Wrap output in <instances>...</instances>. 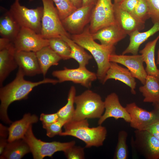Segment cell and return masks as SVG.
Segmentation results:
<instances>
[{
	"instance_id": "5bb4252c",
	"label": "cell",
	"mask_w": 159,
	"mask_h": 159,
	"mask_svg": "<svg viewBox=\"0 0 159 159\" xmlns=\"http://www.w3.org/2000/svg\"><path fill=\"white\" fill-rule=\"evenodd\" d=\"M109 59L110 62L126 67L134 78L139 80L143 85L145 84L148 74L143 66L144 62L141 54L128 55L114 53L110 55Z\"/></svg>"
},
{
	"instance_id": "d6986e66",
	"label": "cell",
	"mask_w": 159,
	"mask_h": 159,
	"mask_svg": "<svg viewBox=\"0 0 159 159\" xmlns=\"http://www.w3.org/2000/svg\"><path fill=\"white\" fill-rule=\"evenodd\" d=\"M110 79L118 80L123 83L130 88L131 93L135 95L136 82L135 78L127 69L119 65L116 62H110L109 68L102 83L104 84Z\"/></svg>"
},
{
	"instance_id": "9a60e30c",
	"label": "cell",
	"mask_w": 159,
	"mask_h": 159,
	"mask_svg": "<svg viewBox=\"0 0 159 159\" xmlns=\"http://www.w3.org/2000/svg\"><path fill=\"white\" fill-rule=\"evenodd\" d=\"M16 50L13 42L4 41L0 44V86L18 66L15 58Z\"/></svg>"
},
{
	"instance_id": "f35d334b",
	"label": "cell",
	"mask_w": 159,
	"mask_h": 159,
	"mask_svg": "<svg viewBox=\"0 0 159 159\" xmlns=\"http://www.w3.org/2000/svg\"><path fill=\"white\" fill-rule=\"evenodd\" d=\"M146 130L159 139V120L151 125Z\"/></svg>"
},
{
	"instance_id": "ba28073f",
	"label": "cell",
	"mask_w": 159,
	"mask_h": 159,
	"mask_svg": "<svg viewBox=\"0 0 159 159\" xmlns=\"http://www.w3.org/2000/svg\"><path fill=\"white\" fill-rule=\"evenodd\" d=\"M115 23L112 0H98L92 9L90 31L93 34L99 29Z\"/></svg>"
},
{
	"instance_id": "b9f144b4",
	"label": "cell",
	"mask_w": 159,
	"mask_h": 159,
	"mask_svg": "<svg viewBox=\"0 0 159 159\" xmlns=\"http://www.w3.org/2000/svg\"><path fill=\"white\" fill-rule=\"evenodd\" d=\"M98 0H82V6H94Z\"/></svg>"
},
{
	"instance_id": "c3c4849f",
	"label": "cell",
	"mask_w": 159,
	"mask_h": 159,
	"mask_svg": "<svg viewBox=\"0 0 159 159\" xmlns=\"http://www.w3.org/2000/svg\"><path fill=\"white\" fill-rule=\"evenodd\" d=\"M157 64H158V65H159V62Z\"/></svg>"
},
{
	"instance_id": "f1b7e54d",
	"label": "cell",
	"mask_w": 159,
	"mask_h": 159,
	"mask_svg": "<svg viewBox=\"0 0 159 159\" xmlns=\"http://www.w3.org/2000/svg\"><path fill=\"white\" fill-rule=\"evenodd\" d=\"M76 92L75 87L72 86L69 92L67 103L57 112L59 119L64 121L66 123L71 120L73 117L75 110L74 104Z\"/></svg>"
},
{
	"instance_id": "1f68e13d",
	"label": "cell",
	"mask_w": 159,
	"mask_h": 159,
	"mask_svg": "<svg viewBox=\"0 0 159 159\" xmlns=\"http://www.w3.org/2000/svg\"><path fill=\"white\" fill-rule=\"evenodd\" d=\"M52 0L56 5L62 21L77 9L71 0Z\"/></svg>"
},
{
	"instance_id": "4dcf8cb0",
	"label": "cell",
	"mask_w": 159,
	"mask_h": 159,
	"mask_svg": "<svg viewBox=\"0 0 159 159\" xmlns=\"http://www.w3.org/2000/svg\"><path fill=\"white\" fill-rule=\"evenodd\" d=\"M127 132L125 130L119 132L118 142L114 155L115 159H126L128 156V150L126 144Z\"/></svg>"
},
{
	"instance_id": "484cf974",
	"label": "cell",
	"mask_w": 159,
	"mask_h": 159,
	"mask_svg": "<svg viewBox=\"0 0 159 159\" xmlns=\"http://www.w3.org/2000/svg\"><path fill=\"white\" fill-rule=\"evenodd\" d=\"M139 90L144 97L143 102L159 103V80L156 78L147 75L145 84L139 87Z\"/></svg>"
},
{
	"instance_id": "e0dca14e",
	"label": "cell",
	"mask_w": 159,
	"mask_h": 159,
	"mask_svg": "<svg viewBox=\"0 0 159 159\" xmlns=\"http://www.w3.org/2000/svg\"><path fill=\"white\" fill-rule=\"evenodd\" d=\"M115 23L127 35H129L136 31H140L145 28V23L135 18L130 13L114 4Z\"/></svg>"
},
{
	"instance_id": "5b68a950",
	"label": "cell",
	"mask_w": 159,
	"mask_h": 159,
	"mask_svg": "<svg viewBox=\"0 0 159 159\" xmlns=\"http://www.w3.org/2000/svg\"><path fill=\"white\" fill-rule=\"evenodd\" d=\"M43 13L41 21V34L44 38H61L65 36L71 38L62 24L58 10L52 0H41Z\"/></svg>"
},
{
	"instance_id": "cb8c5ba5",
	"label": "cell",
	"mask_w": 159,
	"mask_h": 159,
	"mask_svg": "<svg viewBox=\"0 0 159 159\" xmlns=\"http://www.w3.org/2000/svg\"><path fill=\"white\" fill-rule=\"evenodd\" d=\"M31 152L28 144L23 139L8 142L6 148L0 155V159H20Z\"/></svg>"
},
{
	"instance_id": "e575fe53",
	"label": "cell",
	"mask_w": 159,
	"mask_h": 159,
	"mask_svg": "<svg viewBox=\"0 0 159 159\" xmlns=\"http://www.w3.org/2000/svg\"><path fill=\"white\" fill-rule=\"evenodd\" d=\"M68 159H82L85 158L84 148L75 145L70 147L64 152Z\"/></svg>"
},
{
	"instance_id": "836d02e7",
	"label": "cell",
	"mask_w": 159,
	"mask_h": 159,
	"mask_svg": "<svg viewBox=\"0 0 159 159\" xmlns=\"http://www.w3.org/2000/svg\"><path fill=\"white\" fill-rule=\"evenodd\" d=\"M66 123L60 119L57 122L49 125L43 126V127L46 130V135L49 138H52L59 135L62 132V127Z\"/></svg>"
},
{
	"instance_id": "ffe728a7",
	"label": "cell",
	"mask_w": 159,
	"mask_h": 159,
	"mask_svg": "<svg viewBox=\"0 0 159 159\" xmlns=\"http://www.w3.org/2000/svg\"><path fill=\"white\" fill-rule=\"evenodd\" d=\"M92 34L95 40L109 46H115L127 35L116 23L102 28Z\"/></svg>"
},
{
	"instance_id": "ac0fdd59",
	"label": "cell",
	"mask_w": 159,
	"mask_h": 159,
	"mask_svg": "<svg viewBox=\"0 0 159 159\" xmlns=\"http://www.w3.org/2000/svg\"><path fill=\"white\" fill-rule=\"evenodd\" d=\"M15 58L18 66L25 76H33L42 73L36 52L16 51Z\"/></svg>"
},
{
	"instance_id": "d4e9b609",
	"label": "cell",
	"mask_w": 159,
	"mask_h": 159,
	"mask_svg": "<svg viewBox=\"0 0 159 159\" xmlns=\"http://www.w3.org/2000/svg\"><path fill=\"white\" fill-rule=\"evenodd\" d=\"M42 74L45 77L47 72L53 66H57L62 59L49 46L43 47L36 52Z\"/></svg>"
},
{
	"instance_id": "7bdbcfd3",
	"label": "cell",
	"mask_w": 159,
	"mask_h": 159,
	"mask_svg": "<svg viewBox=\"0 0 159 159\" xmlns=\"http://www.w3.org/2000/svg\"><path fill=\"white\" fill-rule=\"evenodd\" d=\"M71 0L76 8H78L82 6V0Z\"/></svg>"
},
{
	"instance_id": "52a82bcc",
	"label": "cell",
	"mask_w": 159,
	"mask_h": 159,
	"mask_svg": "<svg viewBox=\"0 0 159 159\" xmlns=\"http://www.w3.org/2000/svg\"><path fill=\"white\" fill-rule=\"evenodd\" d=\"M20 0H14L11 5L10 13L20 27L31 29L41 34L43 7L29 9L21 5Z\"/></svg>"
},
{
	"instance_id": "7402d4cb",
	"label": "cell",
	"mask_w": 159,
	"mask_h": 159,
	"mask_svg": "<svg viewBox=\"0 0 159 159\" xmlns=\"http://www.w3.org/2000/svg\"><path fill=\"white\" fill-rule=\"evenodd\" d=\"M159 31V23H154L153 26L148 30L143 32L136 31L131 33L130 36V43L127 48L122 52V54L131 53L138 54L140 45L149 38Z\"/></svg>"
},
{
	"instance_id": "603a6c76",
	"label": "cell",
	"mask_w": 159,
	"mask_h": 159,
	"mask_svg": "<svg viewBox=\"0 0 159 159\" xmlns=\"http://www.w3.org/2000/svg\"><path fill=\"white\" fill-rule=\"evenodd\" d=\"M159 39V34L154 39L147 43L139 52L146 64L145 69L147 74L153 76L158 80L159 69L156 66L155 54L156 45Z\"/></svg>"
},
{
	"instance_id": "44dd1931",
	"label": "cell",
	"mask_w": 159,
	"mask_h": 159,
	"mask_svg": "<svg viewBox=\"0 0 159 159\" xmlns=\"http://www.w3.org/2000/svg\"><path fill=\"white\" fill-rule=\"evenodd\" d=\"M38 120L36 115L28 113L25 114L21 119L12 122L8 127V142L23 139L30 126Z\"/></svg>"
},
{
	"instance_id": "277c9868",
	"label": "cell",
	"mask_w": 159,
	"mask_h": 159,
	"mask_svg": "<svg viewBox=\"0 0 159 159\" xmlns=\"http://www.w3.org/2000/svg\"><path fill=\"white\" fill-rule=\"evenodd\" d=\"M74 102L76 107L72 120L99 118L105 111L104 102L101 96L90 90L76 96Z\"/></svg>"
},
{
	"instance_id": "83f0119b",
	"label": "cell",
	"mask_w": 159,
	"mask_h": 159,
	"mask_svg": "<svg viewBox=\"0 0 159 159\" xmlns=\"http://www.w3.org/2000/svg\"><path fill=\"white\" fill-rule=\"evenodd\" d=\"M61 38L66 42L71 49L70 58L73 59L78 63L79 66L86 67L89 61L92 58L83 47L74 42L70 38L62 36Z\"/></svg>"
},
{
	"instance_id": "8992f818",
	"label": "cell",
	"mask_w": 159,
	"mask_h": 159,
	"mask_svg": "<svg viewBox=\"0 0 159 159\" xmlns=\"http://www.w3.org/2000/svg\"><path fill=\"white\" fill-rule=\"evenodd\" d=\"M23 139L29 146L34 159H42L46 157H52L56 152H64L75 144L74 141L64 143L56 141L47 142L38 139L33 133L32 125L29 127Z\"/></svg>"
},
{
	"instance_id": "8d00e7d4",
	"label": "cell",
	"mask_w": 159,
	"mask_h": 159,
	"mask_svg": "<svg viewBox=\"0 0 159 159\" xmlns=\"http://www.w3.org/2000/svg\"><path fill=\"white\" fill-rule=\"evenodd\" d=\"M59 119L57 112L51 114H41L40 120L42 122L43 126H46L53 123Z\"/></svg>"
},
{
	"instance_id": "7dc6e473",
	"label": "cell",
	"mask_w": 159,
	"mask_h": 159,
	"mask_svg": "<svg viewBox=\"0 0 159 159\" xmlns=\"http://www.w3.org/2000/svg\"><path fill=\"white\" fill-rule=\"evenodd\" d=\"M33 0H29V1H33Z\"/></svg>"
},
{
	"instance_id": "ab89813d",
	"label": "cell",
	"mask_w": 159,
	"mask_h": 159,
	"mask_svg": "<svg viewBox=\"0 0 159 159\" xmlns=\"http://www.w3.org/2000/svg\"><path fill=\"white\" fill-rule=\"evenodd\" d=\"M0 138H6L9 135L8 128L3 125L1 124L0 125Z\"/></svg>"
},
{
	"instance_id": "7c38bea8",
	"label": "cell",
	"mask_w": 159,
	"mask_h": 159,
	"mask_svg": "<svg viewBox=\"0 0 159 159\" xmlns=\"http://www.w3.org/2000/svg\"><path fill=\"white\" fill-rule=\"evenodd\" d=\"M134 145L147 159H159V139L147 130L135 131Z\"/></svg>"
},
{
	"instance_id": "bcb514c9",
	"label": "cell",
	"mask_w": 159,
	"mask_h": 159,
	"mask_svg": "<svg viewBox=\"0 0 159 159\" xmlns=\"http://www.w3.org/2000/svg\"><path fill=\"white\" fill-rule=\"evenodd\" d=\"M159 62V47L157 52V59L156 60V64Z\"/></svg>"
},
{
	"instance_id": "f546056e",
	"label": "cell",
	"mask_w": 159,
	"mask_h": 159,
	"mask_svg": "<svg viewBox=\"0 0 159 159\" xmlns=\"http://www.w3.org/2000/svg\"><path fill=\"white\" fill-rule=\"evenodd\" d=\"M50 47L64 60L70 58V48L66 42L60 38L49 39Z\"/></svg>"
},
{
	"instance_id": "4316f807",
	"label": "cell",
	"mask_w": 159,
	"mask_h": 159,
	"mask_svg": "<svg viewBox=\"0 0 159 159\" xmlns=\"http://www.w3.org/2000/svg\"><path fill=\"white\" fill-rule=\"evenodd\" d=\"M20 28L9 10L1 16L0 18L1 37L9 39L13 42Z\"/></svg>"
},
{
	"instance_id": "4fadbf2b",
	"label": "cell",
	"mask_w": 159,
	"mask_h": 159,
	"mask_svg": "<svg viewBox=\"0 0 159 159\" xmlns=\"http://www.w3.org/2000/svg\"><path fill=\"white\" fill-rule=\"evenodd\" d=\"M94 6H82L77 9L62 20L63 25L69 32L75 34L82 32L90 22Z\"/></svg>"
},
{
	"instance_id": "6da1fadb",
	"label": "cell",
	"mask_w": 159,
	"mask_h": 159,
	"mask_svg": "<svg viewBox=\"0 0 159 159\" xmlns=\"http://www.w3.org/2000/svg\"><path fill=\"white\" fill-rule=\"evenodd\" d=\"M25 74L19 67L15 79L11 82L1 87L0 89V119L4 123L9 124L11 121L7 114L8 107L12 102L27 99L29 94L35 87L42 84H56L58 80L44 78L42 80L33 82L25 80Z\"/></svg>"
},
{
	"instance_id": "30bf717a",
	"label": "cell",
	"mask_w": 159,
	"mask_h": 159,
	"mask_svg": "<svg viewBox=\"0 0 159 159\" xmlns=\"http://www.w3.org/2000/svg\"><path fill=\"white\" fill-rule=\"evenodd\" d=\"M52 74L57 78L59 82L71 81L87 88L90 87L92 82L97 79L96 74L86 67L80 66L74 69L65 67L63 69L53 71Z\"/></svg>"
},
{
	"instance_id": "d590c367",
	"label": "cell",
	"mask_w": 159,
	"mask_h": 159,
	"mask_svg": "<svg viewBox=\"0 0 159 159\" xmlns=\"http://www.w3.org/2000/svg\"><path fill=\"white\" fill-rule=\"evenodd\" d=\"M149 11L150 18L154 24L159 23V0H146Z\"/></svg>"
},
{
	"instance_id": "9c48e42d",
	"label": "cell",
	"mask_w": 159,
	"mask_h": 159,
	"mask_svg": "<svg viewBox=\"0 0 159 159\" xmlns=\"http://www.w3.org/2000/svg\"><path fill=\"white\" fill-rule=\"evenodd\" d=\"M16 51H24L36 52L43 47L49 46V39L33 30L22 27L13 41Z\"/></svg>"
},
{
	"instance_id": "3957f363",
	"label": "cell",
	"mask_w": 159,
	"mask_h": 159,
	"mask_svg": "<svg viewBox=\"0 0 159 159\" xmlns=\"http://www.w3.org/2000/svg\"><path fill=\"white\" fill-rule=\"evenodd\" d=\"M89 126L87 119L72 120L64 124L63 126L64 131L59 135L76 138L83 141L87 148L102 145L106 137V128L101 125L92 127Z\"/></svg>"
},
{
	"instance_id": "f6af8a7d",
	"label": "cell",
	"mask_w": 159,
	"mask_h": 159,
	"mask_svg": "<svg viewBox=\"0 0 159 159\" xmlns=\"http://www.w3.org/2000/svg\"><path fill=\"white\" fill-rule=\"evenodd\" d=\"M154 109L157 110L159 112V103L157 104H153Z\"/></svg>"
},
{
	"instance_id": "8fae6325",
	"label": "cell",
	"mask_w": 159,
	"mask_h": 159,
	"mask_svg": "<svg viewBox=\"0 0 159 159\" xmlns=\"http://www.w3.org/2000/svg\"><path fill=\"white\" fill-rule=\"evenodd\" d=\"M125 107L130 116V126L136 130H146L159 120V112L155 109L149 111L139 107L135 102L127 104Z\"/></svg>"
},
{
	"instance_id": "60d3db41",
	"label": "cell",
	"mask_w": 159,
	"mask_h": 159,
	"mask_svg": "<svg viewBox=\"0 0 159 159\" xmlns=\"http://www.w3.org/2000/svg\"><path fill=\"white\" fill-rule=\"evenodd\" d=\"M7 139L0 138V154L1 155L4 152L8 143Z\"/></svg>"
},
{
	"instance_id": "ee69618b",
	"label": "cell",
	"mask_w": 159,
	"mask_h": 159,
	"mask_svg": "<svg viewBox=\"0 0 159 159\" xmlns=\"http://www.w3.org/2000/svg\"><path fill=\"white\" fill-rule=\"evenodd\" d=\"M125 0H113L114 4H119L122 3Z\"/></svg>"
},
{
	"instance_id": "74e56055",
	"label": "cell",
	"mask_w": 159,
	"mask_h": 159,
	"mask_svg": "<svg viewBox=\"0 0 159 159\" xmlns=\"http://www.w3.org/2000/svg\"><path fill=\"white\" fill-rule=\"evenodd\" d=\"M138 1L139 0H125L120 4L117 5L122 9L131 13L136 7Z\"/></svg>"
},
{
	"instance_id": "7a4b0ae2",
	"label": "cell",
	"mask_w": 159,
	"mask_h": 159,
	"mask_svg": "<svg viewBox=\"0 0 159 159\" xmlns=\"http://www.w3.org/2000/svg\"><path fill=\"white\" fill-rule=\"evenodd\" d=\"M71 38L91 54L97 65V79L102 83L110 67V57L115 53V46L106 45L96 42L90 31L89 26L85 28L81 33L72 34Z\"/></svg>"
},
{
	"instance_id": "2e32d148",
	"label": "cell",
	"mask_w": 159,
	"mask_h": 159,
	"mask_svg": "<svg viewBox=\"0 0 159 159\" xmlns=\"http://www.w3.org/2000/svg\"><path fill=\"white\" fill-rule=\"evenodd\" d=\"M104 102L105 111L99 118V125H101L107 119L111 117L116 120L122 118L126 122H130V115L125 107L121 105L118 97L116 93L112 92L108 95Z\"/></svg>"
},
{
	"instance_id": "d6a6232c",
	"label": "cell",
	"mask_w": 159,
	"mask_h": 159,
	"mask_svg": "<svg viewBox=\"0 0 159 159\" xmlns=\"http://www.w3.org/2000/svg\"><path fill=\"white\" fill-rule=\"evenodd\" d=\"M131 13L139 21L145 23L150 18L149 11L146 0H139L138 3Z\"/></svg>"
}]
</instances>
